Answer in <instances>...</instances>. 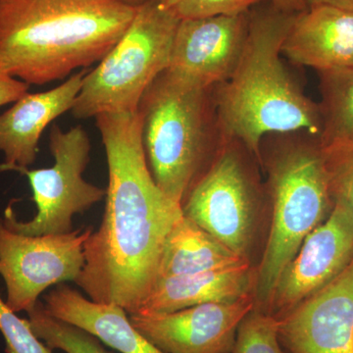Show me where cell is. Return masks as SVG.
Returning <instances> with one entry per match:
<instances>
[{
	"label": "cell",
	"instance_id": "cell-1",
	"mask_svg": "<svg viewBox=\"0 0 353 353\" xmlns=\"http://www.w3.org/2000/svg\"><path fill=\"white\" fill-rule=\"evenodd\" d=\"M94 119L108 159L105 209L83 245L85 265L74 283L95 303L136 314L157 282L165 241L183 209L153 178L138 111Z\"/></svg>",
	"mask_w": 353,
	"mask_h": 353
},
{
	"label": "cell",
	"instance_id": "cell-26",
	"mask_svg": "<svg viewBox=\"0 0 353 353\" xmlns=\"http://www.w3.org/2000/svg\"><path fill=\"white\" fill-rule=\"evenodd\" d=\"M272 6L287 13H301L307 9L304 0H269Z\"/></svg>",
	"mask_w": 353,
	"mask_h": 353
},
{
	"label": "cell",
	"instance_id": "cell-23",
	"mask_svg": "<svg viewBox=\"0 0 353 353\" xmlns=\"http://www.w3.org/2000/svg\"><path fill=\"white\" fill-rule=\"evenodd\" d=\"M322 152L334 201L353 209V143L322 148Z\"/></svg>",
	"mask_w": 353,
	"mask_h": 353
},
{
	"label": "cell",
	"instance_id": "cell-24",
	"mask_svg": "<svg viewBox=\"0 0 353 353\" xmlns=\"http://www.w3.org/2000/svg\"><path fill=\"white\" fill-rule=\"evenodd\" d=\"M0 333L6 341V353H52L32 333L28 320L18 317L0 297Z\"/></svg>",
	"mask_w": 353,
	"mask_h": 353
},
{
	"label": "cell",
	"instance_id": "cell-12",
	"mask_svg": "<svg viewBox=\"0 0 353 353\" xmlns=\"http://www.w3.org/2000/svg\"><path fill=\"white\" fill-rule=\"evenodd\" d=\"M248 12L181 21L169 70L202 87L226 82L245 48Z\"/></svg>",
	"mask_w": 353,
	"mask_h": 353
},
{
	"label": "cell",
	"instance_id": "cell-14",
	"mask_svg": "<svg viewBox=\"0 0 353 353\" xmlns=\"http://www.w3.org/2000/svg\"><path fill=\"white\" fill-rule=\"evenodd\" d=\"M87 72L81 70L50 90L28 92L0 113V152L4 155L0 171L29 168L34 163L41 134L53 121L72 110Z\"/></svg>",
	"mask_w": 353,
	"mask_h": 353
},
{
	"label": "cell",
	"instance_id": "cell-17",
	"mask_svg": "<svg viewBox=\"0 0 353 353\" xmlns=\"http://www.w3.org/2000/svg\"><path fill=\"white\" fill-rule=\"evenodd\" d=\"M43 305L51 315L94 334L121 353H164L134 328L124 308L95 303L68 285L50 290Z\"/></svg>",
	"mask_w": 353,
	"mask_h": 353
},
{
	"label": "cell",
	"instance_id": "cell-22",
	"mask_svg": "<svg viewBox=\"0 0 353 353\" xmlns=\"http://www.w3.org/2000/svg\"><path fill=\"white\" fill-rule=\"evenodd\" d=\"M180 21L248 12L264 0H155Z\"/></svg>",
	"mask_w": 353,
	"mask_h": 353
},
{
	"label": "cell",
	"instance_id": "cell-5",
	"mask_svg": "<svg viewBox=\"0 0 353 353\" xmlns=\"http://www.w3.org/2000/svg\"><path fill=\"white\" fill-rule=\"evenodd\" d=\"M146 161L158 187L182 206L223 139L213 88L167 69L138 108Z\"/></svg>",
	"mask_w": 353,
	"mask_h": 353
},
{
	"label": "cell",
	"instance_id": "cell-13",
	"mask_svg": "<svg viewBox=\"0 0 353 353\" xmlns=\"http://www.w3.org/2000/svg\"><path fill=\"white\" fill-rule=\"evenodd\" d=\"M280 340L290 353H353V260L280 320Z\"/></svg>",
	"mask_w": 353,
	"mask_h": 353
},
{
	"label": "cell",
	"instance_id": "cell-6",
	"mask_svg": "<svg viewBox=\"0 0 353 353\" xmlns=\"http://www.w3.org/2000/svg\"><path fill=\"white\" fill-rule=\"evenodd\" d=\"M180 22L155 0L139 6L122 38L83 77L72 115L83 120L138 111L146 90L170 66Z\"/></svg>",
	"mask_w": 353,
	"mask_h": 353
},
{
	"label": "cell",
	"instance_id": "cell-7",
	"mask_svg": "<svg viewBox=\"0 0 353 353\" xmlns=\"http://www.w3.org/2000/svg\"><path fill=\"white\" fill-rule=\"evenodd\" d=\"M238 141L223 136L212 162L182 205L185 217L241 259L250 260L261 208V190Z\"/></svg>",
	"mask_w": 353,
	"mask_h": 353
},
{
	"label": "cell",
	"instance_id": "cell-28",
	"mask_svg": "<svg viewBox=\"0 0 353 353\" xmlns=\"http://www.w3.org/2000/svg\"><path fill=\"white\" fill-rule=\"evenodd\" d=\"M120 1L130 6L139 7L141 6V4L145 3L148 0H120Z\"/></svg>",
	"mask_w": 353,
	"mask_h": 353
},
{
	"label": "cell",
	"instance_id": "cell-21",
	"mask_svg": "<svg viewBox=\"0 0 353 353\" xmlns=\"http://www.w3.org/2000/svg\"><path fill=\"white\" fill-rule=\"evenodd\" d=\"M232 353H290L280 340V321L253 308L236 330Z\"/></svg>",
	"mask_w": 353,
	"mask_h": 353
},
{
	"label": "cell",
	"instance_id": "cell-19",
	"mask_svg": "<svg viewBox=\"0 0 353 353\" xmlns=\"http://www.w3.org/2000/svg\"><path fill=\"white\" fill-rule=\"evenodd\" d=\"M322 148L353 143V68L319 72Z\"/></svg>",
	"mask_w": 353,
	"mask_h": 353
},
{
	"label": "cell",
	"instance_id": "cell-2",
	"mask_svg": "<svg viewBox=\"0 0 353 353\" xmlns=\"http://www.w3.org/2000/svg\"><path fill=\"white\" fill-rule=\"evenodd\" d=\"M299 13L264 0L248 12V32L238 66L213 88L223 136L238 141L261 164V143L270 134L303 132L319 138V104L304 94L283 62L282 46Z\"/></svg>",
	"mask_w": 353,
	"mask_h": 353
},
{
	"label": "cell",
	"instance_id": "cell-9",
	"mask_svg": "<svg viewBox=\"0 0 353 353\" xmlns=\"http://www.w3.org/2000/svg\"><path fill=\"white\" fill-rule=\"evenodd\" d=\"M92 228L71 233L26 236L0 219V276L6 303L14 312H29L51 285L75 282L85 265L83 245Z\"/></svg>",
	"mask_w": 353,
	"mask_h": 353
},
{
	"label": "cell",
	"instance_id": "cell-4",
	"mask_svg": "<svg viewBox=\"0 0 353 353\" xmlns=\"http://www.w3.org/2000/svg\"><path fill=\"white\" fill-rule=\"evenodd\" d=\"M261 165L268 174L271 224L255 270V308L263 311L281 274L306 236L326 220L334 206L318 138L303 132L267 136Z\"/></svg>",
	"mask_w": 353,
	"mask_h": 353
},
{
	"label": "cell",
	"instance_id": "cell-11",
	"mask_svg": "<svg viewBox=\"0 0 353 353\" xmlns=\"http://www.w3.org/2000/svg\"><path fill=\"white\" fill-rule=\"evenodd\" d=\"M254 306V296L248 294L165 314H132L130 320L164 353H232L239 325Z\"/></svg>",
	"mask_w": 353,
	"mask_h": 353
},
{
	"label": "cell",
	"instance_id": "cell-18",
	"mask_svg": "<svg viewBox=\"0 0 353 353\" xmlns=\"http://www.w3.org/2000/svg\"><path fill=\"white\" fill-rule=\"evenodd\" d=\"M246 262L250 260L241 259L183 213L165 241L157 279L220 270Z\"/></svg>",
	"mask_w": 353,
	"mask_h": 353
},
{
	"label": "cell",
	"instance_id": "cell-3",
	"mask_svg": "<svg viewBox=\"0 0 353 353\" xmlns=\"http://www.w3.org/2000/svg\"><path fill=\"white\" fill-rule=\"evenodd\" d=\"M137 10L120 0H0V67L29 85L64 80L99 63Z\"/></svg>",
	"mask_w": 353,
	"mask_h": 353
},
{
	"label": "cell",
	"instance_id": "cell-27",
	"mask_svg": "<svg viewBox=\"0 0 353 353\" xmlns=\"http://www.w3.org/2000/svg\"><path fill=\"white\" fill-rule=\"evenodd\" d=\"M306 6H325L353 12V0H304Z\"/></svg>",
	"mask_w": 353,
	"mask_h": 353
},
{
	"label": "cell",
	"instance_id": "cell-25",
	"mask_svg": "<svg viewBox=\"0 0 353 353\" xmlns=\"http://www.w3.org/2000/svg\"><path fill=\"white\" fill-rule=\"evenodd\" d=\"M30 85L14 78L0 67V108L14 103L29 92Z\"/></svg>",
	"mask_w": 353,
	"mask_h": 353
},
{
	"label": "cell",
	"instance_id": "cell-16",
	"mask_svg": "<svg viewBox=\"0 0 353 353\" xmlns=\"http://www.w3.org/2000/svg\"><path fill=\"white\" fill-rule=\"evenodd\" d=\"M250 262L231 268L157 279L136 314H165L212 303H231L253 294ZM254 296V294H253Z\"/></svg>",
	"mask_w": 353,
	"mask_h": 353
},
{
	"label": "cell",
	"instance_id": "cell-15",
	"mask_svg": "<svg viewBox=\"0 0 353 353\" xmlns=\"http://www.w3.org/2000/svg\"><path fill=\"white\" fill-rule=\"evenodd\" d=\"M282 54L318 72L353 68V12L331 6L308 7L297 14Z\"/></svg>",
	"mask_w": 353,
	"mask_h": 353
},
{
	"label": "cell",
	"instance_id": "cell-20",
	"mask_svg": "<svg viewBox=\"0 0 353 353\" xmlns=\"http://www.w3.org/2000/svg\"><path fill=\"white\" fill-rule=\"evenodd\" d=\"M32 333L51 350L65 353H111L94 334L51 315L41 301L28 312Z\"/></svg>",
	"mask_w": 353,
	"mask_h": 353
},
{
	"label": "cell",
	"instance_id": "cell-8",
	"mask_svg": "<svg viewBox=\"0 0 353 353\" xmlns=\"http://www.w3.org/2000/svg\"><path fill=\"white\" fill-rule=\"evenodd\" d=\"M50 148L54 163L50 168H15L27 176L37 205V214L19 221L11 208L6 211L4 224L26 236L68 234L74 231L73 218L101 201L106 190L83 179L90 161V139L83 127L69 130L51 127Z\"/></svg>",
	"mask_w": 353,
	"mask_h": 353
},
{
	"label": "cell",
	"instance_id": "cell-10",
	"mask_svg": "<svg viewBox=\"0 0 353 353\" xmlns=\"http://www.w3.org/2000/svg\"><path fill=\"white\" fill-rule=\"evenodd\" d=\"M352 260L353 209L334 201L328 217L306 236L281 274L263 312L280 321L338 277Z\"/></svg>",
	"mask_w": 353,
	"mask_h": 353
}]
</instances>
